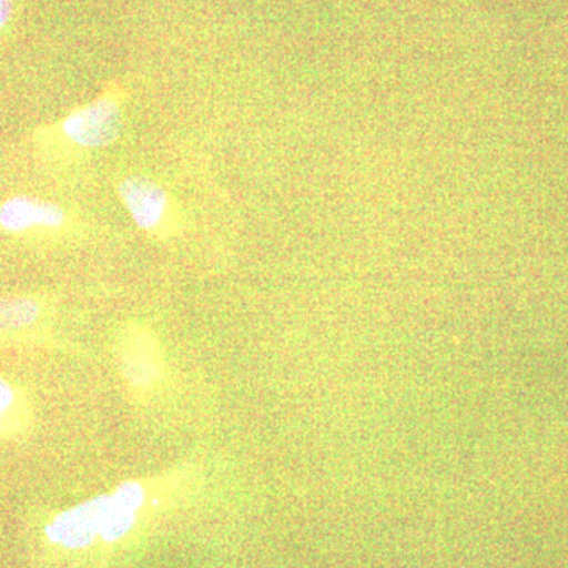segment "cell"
Returning a JSON list of instances; mask_svg holds the SVG:
<instances>
[{"label":"cell","instance_id":"cell-6","mask_svg":"<svg viewBox=\"0 0 568 568\" xmlns=\"http://www.w3.org/2000/svg\"><path fill=\"white\" fill-rule=\"evenodd\" d=\"M31 425L28 399L10 381L0 376V439L24 435Z\"/></svg>","mask_w":568,"mask_h":568},{"label":"cell","instance_id":"cell-1","mask_svg":"<svg viewBox=\"0 0 568 568\" xmlns=\"http://www.w3.org/2000/svg\"><path fill=\"white\" fill-rule=\"evenodd\" d=\"M193 480L189 467L130 478L111 491L61 511L47 526V537L52 544L71 551L91 548L99 541L118 544L140 525L148 511L163 508L170 497Z\"/></svg>","mask_w":568,"mask_h":568},{"label":"cell","instance_id":"cell-3","mask_svg":"<svg viewBox=\"0 0 568 568\" xmlns=\"http://www.w3.org/2000/svg\"><path fill=\"white\" fill-rule=\"evenodd\" d=\"M123 114L121 104L112 97H102L71 112L62 122L67 140L84 149H102L121 136Z\"/></svg>","mask_w":568,"mask_h":568},{"label":"cell","instance_id":"cell-8","mask_svg":"<svg viewBox=\"0 0 568 568\" xmlns=\"http://www.w3.org/2000/svg\"><path fill=\"white\" fill-rule=\"evenodd\" d=\"M13 14V0H0V31L7 28Z\"/></svg>","mask_w":568,"mask_h":568},{"label":"cell","instance_id":"cell-5","mask_svg":"<svg viewBox=\"0 0 568 568\" xmlns=\"http://www.w3.org/2000/svg\"><path fill=\"white\" fill-rule=\"evenodd\" d=\"M67 223V213L58 204L31 196H13L0 205V227L21 234L32 230H59Z\"/></svg>","mask_w":568,"mask_h":568},{"label":"cell","instance_id":"cell-7","mask_svg":"<svg viewBox=\"0 0 568 568\" xmlns=\"http://www.w3.org/2000/svg\"><path fill=\"white\" fill-rule=\"evenodd\" d=\"M41 305L31 297L0 298V332L20 331L39 321Z\"/></svg>","mask_w":568,"mask_h":568},{"label":"cell","instance_id":"cell-2","mask_svg":"<svg viewBox=\"0 0 568 568\" xmlns=\"http://www.w3.org/2000/svg\"><path fill=\"white\" fill-rule=\"evenodd\" d=\"M114 353L119 376L134 402L145 405L162 394L170 368L162 342L151 327L126 324L115 338Z\"/></svg>","mask_w":568,"mask_h":568},{"label":"cell","instance_id":"cell-4","mask_svg":"<svg viewBox=\"0 0 568 568\" xmlns=\"http://www.w3.org/2000/svg\"><path fill=\"white\" fill-rule=\"evenodd\" d=\"M119 197L134 224L144 233L163 235L170 227V194L144 175H130L118 185Z\"/></svg>","mask_w":568,"mask_h":568}]
</instances>
